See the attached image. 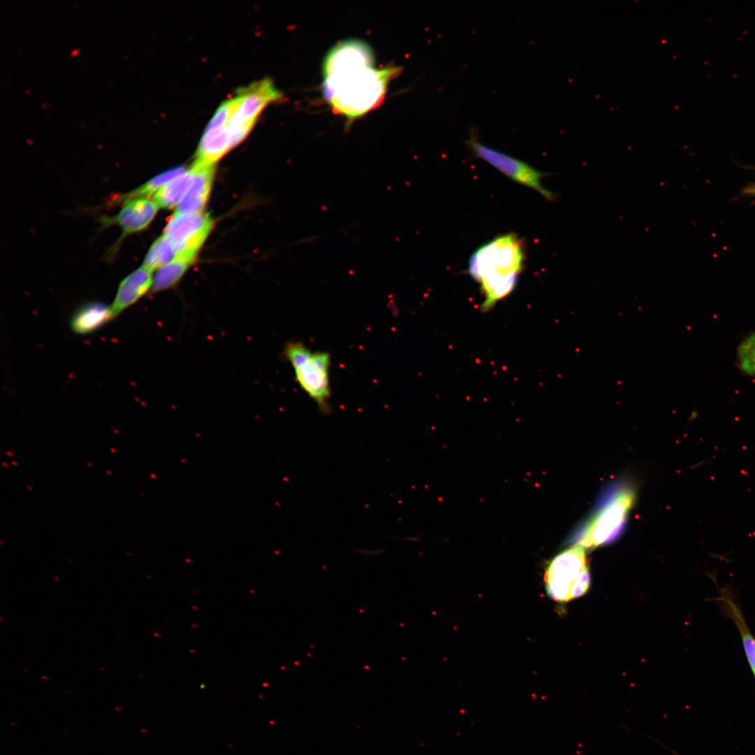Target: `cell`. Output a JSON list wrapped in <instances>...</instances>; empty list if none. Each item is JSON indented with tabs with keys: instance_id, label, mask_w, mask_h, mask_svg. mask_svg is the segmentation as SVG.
Returning a JSON list of instances; mask_svg holds the SVG:
<instances>
[{
	"instance_id": "6da1fadb",
	"label": "cell",
	"mask_w": 755,
	"mask_h": 755,
	"mask_svg": "<svg viewBox=\"0 0 755 755\" xmlns=\"http://www.w3.org/2000/svg\"><path fill=\"white\" fill-rule=\"evenodd\" d=\"M371 47L360 40L334 45L322 66L324 100L347 124L380 106L388 85L402 71L401 66H375Z\"/></svg>"
},
{
	"instance_id": "7a4b0ae2",
	"label": "cell",
	"mask_w": 755,
	"mask_h": 755,
	"mask_svg": "<svg viewBox=\"0 0 755 755\" xmlns=\"http://www.w3.org/2000/svg\"><path fill=\"white\" fill-rule=\"evenodd\" d=\"M525 259L524 243L514 233L497 236L470 255L468 271L480 285L484 311L491 310L515 290Z\"/></svg>"
},
{
	"instance_id": "3957f363",
	"label": "cell",
	"mask_w": 755,
	"mask_h": 755,
	"mask_svg": "<svg viewBox=\"0 0 755 755\" xmlns=\"http://www.w3.org/2000/svg\"><path fill=\"white\" fill-rule=\"evenodd\" d=\"M635 491L627 484L610 488L590 516L573 536V545L596 548L614 540L625 525L635 502Z\"/></svg>"
},
{
	"instance_id": "277c9868",
	"label": "cell",
	"mask_w": 755,
	"mask_h": 755,
	"mask_svg": "<svg viewBox=\"0 0 755 755\" xmlns=\"http://www.w3.org/2000/svg\"><path fill=\"white\" fill-rule=\"evenodd\" d=\"M285 358L291 364L295 379L301 389L324 414L330 412L331 356L324 351H313L301 342H287Z\"/></svg>"
},
{
	"instance_id": "5b68a950",
	"label": "cell",
	"mask_w": 755,
	"mask_h": 755,
	"mask_svg": "<svg viewBox=\"0 0 755 755\" xmlns=\"http://www.w3.org/2000/svg\"><path fill=\"white\" fill-rule=\"evenodd\" d=\"M544 580L548 595L556 601L567 602L584 594L590 586L584 549L573 545L557 554L549 563Z\"/></svg>"
},
{
	"instance_id": "8992f818",
	"label": "cell",
	"mask_w": 755,
	"mask_h": 755,
	"mask_svg": "<svg viewBox=\"0 0 755 755\" xmlns=\"http://www.w3.org/2000/svg\"><path fill=\"white\" fill-rule=\"evenodd\" d=\"M475 157L487 162L510 180L529 187L549 201H554L557 195L547 189L542 180L547 173L541 172L529 164L483 143L477 129L471 127L465 141Z\"/></svg>"
},
{
	"instance_id": "52a82bcc",
	"label": "cell",
	"mask_w": 755,
	"mask_h": 755,
	"mask_svg": "<svg viewBox=\"0 0 755 755\" xmlns=\"http://www.w3.org/2000/svg\"><path fill=\"white\" fill-rule=\"evenodd\" d=\"M213 225L214 220L208 213H175L168 221L163 234L173 243L176 256L195 259Z\"/></svg>"
},
{
	"instance_id": "ba28073f",
	"label": "cell",
	"mask_w": 755,
	"mask_h": 755,
	"mask_svg": "<svg viewBox=\"0 0 755 755\" xmlns=\"http://www.w3.org/2000/svg\"><path fill=\"white\" fill-rule=\"evenodd\" d=\"M240 102L231 115L227 129L230 134L237 130L250 131L257 117L269 103L280 100L281 92L272 80L266 78L241 89Z\"/></svg>"
},
{
	"instance_id": "9c48e42d",
	"label": "cell",
	"mask_w": 755,
	"mask_h": 755,
	"mask_svg": "<svg viewBox=\"0 0 755 755\" xmlns=\"http://www.w3.org/2000/svg\"><path fill=\"white\" fill-rule=\"evenodd\" d=\"M158 209L153 199L138 198L123 203L117 214L101 217L99 221L102 229L117 225L122 229L118 240L111 247L110 255L116 253L127 236L145 229L154 220Z\"/></svg>"
},
{
	"instance_id": "30bf717a",
	"label": "cell",
	"mask_w": 755,
	"mask_h": 755,
	"mask_svg": "<svg viewBox=\"0 0 755 755\" xmlns=\"http://www.w3.org/2000/svg\"><path fill=\"white\" fill-rule=\"evenodd\" d=\"M192 178L183 198L175 213L198 214L203 213L210 196L215 173V164L193 163Z\"/></svg>"
},
{
	"instance_id": "8fae6325",
	"label": "cell",
	"mask_w": 755,
	"mask_h": 755,
	"mask_svg": "<svg viewBox=\"0 0 755 755\" xmlns=\"http://www.w3.org/2000/svg\"><path fill=\"white\" fill-rule=\"evenodd\" d=\"M152 271L141 266L119 284L117 294L110 305L114 317L130 307L151 291L153 276Z\"/></svg>"
},
{
	"instance_id": "7c38bea8",
	"label": "cell",
	"mask_w": 755,
	"mask_h": 755,
	"mask_svg": "<svg viewBox=\"0 0 755 755\" xmlns=\"http://www.w3.org/2000/svg\"><path fill=\"white\" fill-rule=\"evenodd\" d=\"M715 600L737 628L744 652L755 677V638L752 633L741 609L726 589L721 588Z\"/></svg>"
},
{
	"instance_id": "4fadbf2b",
	"label": "cell",
	"mask_w": 755,
	"mask_h": 755,
	"mask_svg": "<svg viewBox=\"0 0 755 755\" xmlns=\"http://www.w3.org/2000/svg\"><path fill=\"white\" fill-rule=\"evenodd\" d=\"M113 318L110 306L101 302H90L83 305L73 314L71 326L76 333L87 334Z\"/></svg>"
},
{
	"instance_id": "5bb4252c",
	"label": "cell",
	"mask_w": 755,
	"mask_h": 755,
	"mask_svg": "<svg viewBox=\"0 0 755 755\" xmlns=\"http://www.w3.org/2000/svg\"><path fill=\"white\" fill-rule=\"evenodd\" d=\"M187 169L185 166H180L161 173L132 191L112 196L108 203L116 206L129 200L154 196L166 183Z\"/></svg>"
},
{
	"instance_id": "9a60e30c",
	"label": "cell",
	"mask_w": 755,
	"mask_h": 755,
	"mask_svg": "<svg viewBox=\"0 0 755 755\" xmlns=\"http://www.w3.org/2000/svg\"><path fill=\"white\" fill-rule=\"evenodd\" d=\"M194 261L192 259L176 256L170 262L157 269L153 275L151 291L156 293L174 287Z\"/></svg>"
},
{
	"instance_id": "2e32d148",
	"label": "cell",
	"mask_w": 755,
	"mask_h": 755,
	"mask_svg": "<svg viewBox=\"0 0 755 755\" xmlns=\"http://www.w3.org/2000/svg\"><path fill=\"white\" fill-rule=\"evenodd\" d=\"M192 178L190 168L166 183L152 198L159 208H176L187 192Z\"/></svg>"
},
{
	"instance_id": "e0dca14e",
	"label": "cell",
	"mask_w": 755,
	"mask_h": 755,
	"mask_svg": "<svg viewBox=\"0 0 755 755\" xmlns=\"http://www.w3.org/2000/svg\"><path fill=\"white\" fill-rule=\"evenodd\" d=\"M176 256L171 241L162 234L158 237L148 250L143 266L153 272L173 260Z\"/></svg>"
},
{
	"instance_id": "ac0fdd59",
	"label": "cell",
	"mask_w": 755,
	"mask_h": 755,
	"mask_svg": "<svg viewBox=\"0 0 755 755\" xmlns=\"http://www.w3.org/2000/svg\"><path fill=\"white\" fill-rule=\"evenodd\" d=\"M737 364L743 373L755 377V332L750 333L739 344Z\"/></svg>"
},
{
	"instance_id": "d6986e66",
	"label": "cell",
	"mask_w": 755,
	"mask_h": 755,
	"mask_svg": "<svg viewBox=\"0 0 755 755\" xmlns=\"http://www.w3.org/2000/svg\"><path fill=\"white\" fill-rule=\"evenodd\" d=\"M742 196L755 197V182L747 185L741 192Z\"/></svg>"
},
{
	"instance_id": "ffe728a7",
	"label": "cell",
	"mask_w": 755,
	"mask_h": 755,
	"mask_svg": "<svg viewBox=\"0 0 755 755\" xmlns=\"http://www.w3.org/2000/svg\"><path fill=\"white\" fill-rule=\"evenodd\" d=\"M660 745H662V747H664L665 749H668V750H669V751H670V752L673 753L674 754H675V755H680V754H678L677 752H675V751H674L673 749H670V748L668 747H667V746H666V745H663V744H662L661 742L660 743Z\"/></svg>"
}]
</instances>
